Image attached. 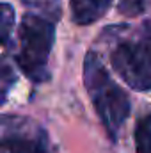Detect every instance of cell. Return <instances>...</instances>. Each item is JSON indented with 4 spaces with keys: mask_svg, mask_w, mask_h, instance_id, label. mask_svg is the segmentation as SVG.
Segmentation results:
<instances>
[{
    "mask_svg": "<svg viewBox=\"0 0 151 153\" xmlns=\"http://www.w3.org/2000/svg\"><path fill=\"white\" fill-rule=\"evenodd\" d=\"M84 85L105 132L115 143L121 126L130 116L132 103L126 91L115 84L94 52H89L84 59Z\"/></svg>",
    "mask_w": 151,
    "mask_h": 153,
    "instance_id": "obj_1",
    "label": "cell"
},
{
    "mask_svg": "<svg viewBox=\"0 0 151 153\" xmlns=\"http://www.w3.org/2000/svg\"><path fill=\"white\" fill-rule=\"evenodd\" d=\"M55 41V25L38 13H25L18 27V52L14 62L29 80L43 84L50 80L48 59Z\"/></svg>",
    "mask_w": 151,
    "mask_h": 153,
    "instance_id": "obj_2",
    "label": "cell"
},
{
    "mask_svg": "<svg viewBox=\"0 0 151 153\" xmlns=\"http://www.w3.org/2000/svg\"><path fill=\"white\" fill-rule=\"evenodd\" d=\"M110 64L133 91H151V20L114 45Z\"/></svg>",
    "mask_w": 151,
    "mask_h": 153,
    "instance_id": "obj_3",
    "label": "cell"
},
{
    "mask_svg": "<svg viewBox=\"0 0 151 153\" xmlns=\"http://www.w3.org/2000/svg\"><path fill=\"white\" fill-rule=\"evenodd\" d=\"M2 153H50L48 135L34 119L25 116H2Z\"/></svg>",
    "mask_w": 151,
    "mask_h": 153,
    "instance_id": "obj_4",
    "label": "cell"
},
{
    "mask_svg": "<svg viewBox=\"0 0 151 153\" xmlns=\"http://www.w3.org/2000/svg\"><path fill=\"white\" fill-rule=\"evenodd\" d=\"M114 0H70L71 22L76 25H91L103 18Z\"/></svg>",
    "mask_w": 151,
    "mask_h": 153,
    "instance_id": "obj_5",
    "label": "cell"
},
{
    "mask_svg": "<svg viewBox=\"0 0 151 153\" xmlns=\"http://www.w3.org/2000/svg\"><path fill=\"white\" fill-rule=\"evenodd\" d=\"M135 148L137 153H151V112L137 121Z\"/></svg>",
    "mask_w": 151,
    "mask_h": 153,
    "instance_id": "obj_6",
    "label": "cell"
},
{
    "mask_svg": "<svg viewBox=\"0 0 151 153\" xmlns=\"http://www.w3.org/2000/svg\"><path fill=\"white\" fill-rule=\"evenodd\" d=\"M13 30H14V9L11 4L4 2L0 5V41L4 48L9 46Z\"/></svg>",
    "mask_w": 151,
    "mask_h": 153,
    "instance_id": "obj_7",
    "label": "cell"
},
{
    "mask_svg": "<svg viewBox=\"0 0 151 153\" xmlns=\"http://www.w3.org/2000/svg\"><path fill=\"white\" fill-rule=\"evenodd\" d=\"M117 11L123 16H139L146 11V0H119Z\"/></svg>",
    "mask_w": 151,
    "mask_h": 153,
    "instance_id": "obj_8",
    "label": "cell"
},
{
    "mask_svg": "<svg viewBox=\"0 0 151 153\" xmlns=\"http://www.w3.org/2000/svg\"><path fill=\"white\" fill-rule=\"evenodd\" d=\"M2 75H0V85H2V103H5V98H7V94H9V89L13 87V84L16 82V73H14V70L7 64V62H4L2 64V71H0Z\"/></svg>",
    "mask_w": 151,
    "mask_h": 153,
    "instance_id": "obj_9",
    "label": "cell"
}]
</instances>
